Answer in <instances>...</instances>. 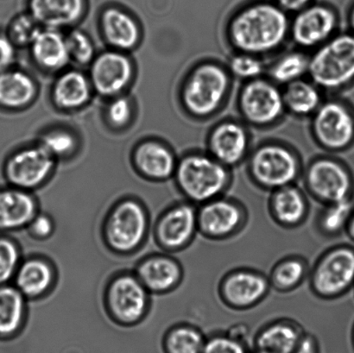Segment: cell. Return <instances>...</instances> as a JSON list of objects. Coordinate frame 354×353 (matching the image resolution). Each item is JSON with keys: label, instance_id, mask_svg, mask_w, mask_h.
I'll list each match as a JSON object with an SVG mask.
<instances>
[{"label": "cell", "instance_id": "obj_32", "mask_svg": "<svg viewBox=\"0 0 354 353\" xmlns=\"http://www.w3.org/2000/svg\"><path fill=\"white\" fill-rule=\"evenodd\" d=\"M24 295L12 286H0V340L15 335L24 317Z\"/></svg>", "mask_w": 354, "mask_h": 353}, {"label": "cell", "instance_id": "obj_33", "mask_svg": "<svg viewBox=\"0 0 354 353\" xmlns=\"http://www.w3.org/2000/svg\"><path fill=\"white\" fill-rule=\"evenodd\" d=\"M52 281L50 266L40 259L24 262L16 273L17 289L26 296L35 297L46 292Z\"/></svg>", "mask_w": 354, "mask_h": 353}, {"label": "cell", "instance_id": "obj_20", "mask_svg": "<svg viewBox=\"0 0 354 353\" xmlns=\"http://www.w3.org/2000/svg\"><path fill=\"white\" fill-rule=\"evenodd\" d=\"M100 30L104 40L113 50L128 52L140 44V23L127 10L120 6L106 7L100 15Z\"/></svg>", "mask_w": 354, "mask_h": 353}, {"label": "cell", "instance_id": "obj_44", "mask_svg": "<svg viewBox=\"0 0 354 353\" xmlns=\"http://www.w3.org/2000/svg\"><path fill=\"white\" fill-rule=\"evenodd\" d=\"M30 231L37 238H46L53 231L52 220L46 216H36L30 223Z\"/></svg>", "mask_w": 354, "mask_h": 353}, {"label": "cell", "instance_id": "obj_46", "mask_svg": "<svg viewBox=\"0 0 354 353\" xmlns=\"http://www.w3.org/2000/svg\"><path fill=\"white\" fill-rule=\"evenodd\" d=\"M311 0H276L277 6L286 12H297L310 5Z\"/></svg>", "mask_w": 354, "mask_h": 353}, {"label": "cell", "instance_id": "obj_36", "mask_svg": "<svg viewBox=\"0 0 354 353\" xmlns=\"http://www.w3.org/2000/svg\"><path fill=\"white\" fill-rule=\"evenodd\" d=\"M37 143L55 159L69 157L79 146L76 134L65 127H54L45 131Z\"/></svg>", "mask_w": 354, "mask_h": 353}, {"label": "cell", "instance_id": "obj_19", "mask_svg": "<svg viewBox=\"0 0 354 353\" xmlns=\"http://www.w3.org/2000/svg\"><path fill=\"white\" fill-rule=\"evenodd\" d=\"M267 207L273 222L287 230L303 226L310 216L308 196L304 189L297 184L270 192Z\"/></svg>", "mask_w": 354, "mask_h": 353}, {"label": "cell", "instance_id": "obj_15", "mask_svg": "<svg viewBox=\"0 0 354 353\" xmlns=\"http://www.w3.org/2000/svg\"><path fill=\"white\" fill-rule=\"evenodd\" d=\"M251 150V136L243 121L221 120L208 131L207 153L228 169L241 165Z\"/></svg>", "mask_w": 354, "mask_h": 353}, {"label": "cell", "instance_id": "obj_48", "mask_svg": "<svg viewBox=\"0 0 354 353\" xmlns=\"http://www.w3.org/2000/svg\"><path fill=\"white\" fill-rule=\"evenodd\" d=\"M344 233L349 238V240L354 243V212L350 218L348 225H346Z\"/></svg>", "mask_w": 354, "mask_h": 353}, {"label": "cell", "instance_id": "obj_18", "mask_svg": "<svg viewBox=\"0 0 354 353\" xmlns=\"http://www.w3.org/2000/svg\"><path fill=\"white\" fill-rule=\"evenodd\" d=\"M109 304L114 316L122 323L141 319L147 307V293L143 283L134 276L124 275L114 280L107 292Z\"/></svg>", "mask_w": 354, "mask_h": 353}, {"label": "cell", "instance_id": "obj_5", "mask_svg": "<svg viewBox=\"0 0 354 353\" xmlns=\"http://www.w3.org/2000/svg\"><path fill=\"white\" fill-rule=\"evenodd\" d=\"M308 78L322 91L337 93L354 86V35H335L310 55Z\"/></svg>", "mask_w": 354, "mask_h": 353}, {"label": "cell", "instance_id": "obj_35", "mask_svg": "<svg viewBox=\"0 0 354 353\" xmlns=\"http://www.w3.org/2000/svg\"><path fill=\"white\" fill-rule=\"evenodd\" d=\"M207 336L199 327L180 324L166 335V353H203Z\"/></svg>", "mask_w": 354, "mask_h": 353}, {"label": "cell", "instance_id": "obj_50", "mask_svg": "<svg viewBox=\"0 0 354 353\" xmlns=\"http://www.w3.org/2000/svg\"><path fill=\"white\" fill-rule=\"evenodd\" d=\"M352 341H353V347H354V324H353V330H352Z\"/></svg>", "mask_w": 354, "mask_h": 353}, {"label": "cell", "instance_id": "obj_3", "mask_svg": "<svg viewBox=\"0 0 354 353\" xmlns=\"http://www.w3.org/2000/svg\"><path fill=\"white\" fill-rule=\"evenodd\" d=\"M173 178L186 200L197 207L227 195L232 184V169L215 160L207 151L183 155L177 162Z\"/></svg>", "mask_w": 354, "mask_h": 353}, {"label": "cell", "instance_id": "obj_40", "mask_svg": "<svg viewBox=\"0 0 354 353\" xmlns=\"http://www.w3.org/2000/svg\"><path fill=\"white\" fill-rule=\"evenodd\" d=\"M20 254L17 244L10 238L0 236V286L6 285L16 276Z\"/></svg>", "mask_w": 354, "mask_h": 353}, {"label": "cell", "instance_id": "obj_9", "mask_svg": "<svg viewBox=\"0 0 354 353\" xmlns=\"http://www.w3.org/2000/svg\"><path fill=\"white\" fill-rule=\"evenodd\" d=\"M237 109L246 126L259 129L275 126L286 113L282 89L266 76L243 83Z\"/></svg>", "mask_w": 354, "mask_h": 353}, {"label": "cell", "instance_id": "obj_38", "mask_svg": "<svg viewBox=\"0 0 354 353\" xmlns=\"http://www.w3.org/2000/svg\"><path fill=\"white\" fill-rule=\"evenodd\" d=\"M225 66L232 77L248 82L266 76L267 64L258 55L234 52Z\"/></svg>", "mask_w": 354, "mask_h": 353}, {"label": "cell", "instance_id": "obj_24", "mask_svg": "<svg viewBox=\"0 0 354 353\" xmlns=\"http://www.w3.org/2000/svg\"><path fill=\"white\" fill-rule=\"evenodd\" d=\"M133 159L140 174L157 181L173 178L178 162L168 145L155 140L138 144L134 149Z\"/></svg>", "mask_w": 354, "mask_h": 353}, {"label": "cell", "instance_id": "obj_21", "mask_svg": "<svg viewBox=\"0 0 354 353\" xmlns=\"http://www.w3.org/2000/svg\"><path fill=\"white\" fill-rule=\"evenodd\" d=\"M27 10L44 28H74L88 8V0H28Z\"/></svg>", "mask_w": 354, "mask_h": 353}, {"label": "cell", "instance_id": "obj_43", "mask_svg": "<svg viewBox=\"0 0 354 353\" xmlns=\"http://www.w3.org/2000/svg\"><path fill=\"white\" fill-rule=\"evenodd\" d=\"M15 44L5 32H0V73L14 68L17 60Z\"/></svg>", "mask_w": 354, "mask_h": 353}, {"label": "cell", "instance_id": "obj_34", "mask_svg": "<svg viewBox=\"0 0 354 353\" xmlns=\"http://www.w3.org/2000/svg\"><path fill=\"white\" fill-rule=\"evenodd\" d=\"M354 212V198L322 206L315 219V227L322 236L337 238L345 233Z\"/></svg>", "mask_w": 354, "mask_h": 353}, {"label": "cell", "instance_id": "obj_16", "mask_svg": "<svg viewBox=\"0 0 354 353\" xmlns=\"http://www.w3.org/2000/svg\"><path fill=\"white\" fill-rule=\"evenodd\" d=\"M147 231V216L135 200H124L112 211L106 225V236L113 250H134L143 241Z\"/></svg>", "mask_w": 354, "mask_h": 353}, {"label": "cell", "instance_id": "obj_25", "mask_svg": "<svg viewBox=\"0 0 354 353\" xmlns=\"http://www.w3.org/2000/svg\"><path fill=\"white\" fill-rule=\"evenodd\" d=\"M30 51L34 64L48 73L64 71L71 61L66 35L62 30L44 28L31 44Z\"/></svg>", "mask_w": 354, "mask_h": 353}, {"label": "cell", "instance_id": "obj_10", "mask_svg": "<svg viewBox=\"0 0 354 353\" xmlns=\"http://www.w3.org/2000/svg\"><path fill=\"white\" fill-rule=\"evenodd\" d=\"M197 219L201 236L210 241H225L242 233L249 213L241 200L225 195L198 206Z\"/></svg>", "mask_w": 354, "mask_h": 353}, {"label": "cell", "instance_id": "obj_2", "mask_svg": "<svg viewBox=\"0 0 354 353\" xmlns=\"http://www.w3.org/2000/svg\"><path fill=\"white\" fill-rule=\"evenodd\" d=\"M232 83V76L227 66L213 60L197 62L180 84L183 110L194 120H208L216 115L227 102Z\"/></svg>", "mask_w": 354, "mask_h": 353}, {"label": "cell", "instance_id": "obj_1", "mask_svg": "<svg viewBox=\"0 0 354 353\" xmlns=\"http://www.w3.org/2000/svg\"><path fill=\"white\" fill-rule=\"evenodd\" d=\"M290 20L277 3L256 2L232 13L225 37L234 52L263 57L279 51L290 39Z\"/></svg>", "mask_w": 354, "mask_h": 353}, {"label": "cell", "instance_id": "obj_11", "mask_svg": "<svg viewBox=\"0 0 354 353\" xmlns=\"http://www.w3.org/2000/svg\"><path fill=\"white\" fill-rule=\"evenodd\" d=\"M218 296L227 309L246 311L267 298L270 292L268 276L258 269L241 267L231 269L222 276L218 285Z\"/></svg>", "mask_w": 354, "mask_h": 353}, {"label": "cell", "instance_id": "obj_12", "mask_svg": "<svg viewBox=\"0 0 354 353\" xmlns=\"http://www.w3.org/2000/svg\"><path fill=\"white\" fill-rule=\"evenodd\" d=\"M338 14L330 6L310 5L296 12L290 23V39L300 50H315L339 32Z\"/></svg>", "mask_w": 354, "mask_h": 353}, {"label": "cell", "instance_id": "obj_47", "mask_svg": "<svg viewBox=\"0 0 354 353\" xmlns=\"http://www.w3.org/2000/svg\"><path fill=\"white\" fill-rule=\"evenodd\" d=\"M229 336L235 338L238 341L242 342L248 345V341L250 335V330L248 325L245 324H236L232 327L230 330L227 332Z\"/></svg>", "mask_w": 354, "mask_h": 353}, {"label": "cell", "instance_id": "obj_13", "mask_svg": "<svg viewBox=\"0 0 354 353\" xmlns=\"http://www.w3.org/2000/svg\"><path fill=\"white\" fill-rule=\"evenodd\" d=\"M57 159L39 144L19 149L8 155L3 165V174L14 188H36L53 171Z\"/></svg>", "mask_w": 354, "mask_h": 353}, {"label": "cell", "instance_id": "obj_26", "mask_svg": "<svg viewBox=\"0 0 354 353\" xmlns=\"http://www.w3.org/2000/svg\"><path fill=\"white\" fill-rule=\"evenodd\" d=\"M38 86L27 72L12 68L0 73V109L20 111L36 99Z\"/></svg>", "mask_w": 354, "mask_h": 353}, {"label": "cell", "instance_id": "obj_7", "mask_svg": "<svg viewBox=\"0 0 354 353\" xmlns=\"http://www.w3.org/2000/svg\"><path fill=\"white\" fill-rule=\"evenodd\" d=\"M308 196L321 205L354 198V174L351 168L332 155L312 158L301 178Z\"/></svg>", "mask_w": 354, "mask_h": 353}, {"label": "cell", "instance_id": "obj_31", "mask_svg": "<svg viewBox=\"0 0 354 353\" xmlns=\"http://www.w3.org/2000/svg\"><path fill=\"white\" fill-rule=\"evenodd\" d=\"M310 55L303 50L287 51L266 66V76L279 86L308 77Z\"/></svg>", "mask_w": 354, "mask_h": 353}, {"label": "cell", "instance_id": "obj_14", "mask_svg": "<svg viewBox=\"0 0 354 353\" xmlns=\"http://www.w3.org/2000/svg\"><path fill=\"white\" fill-rule=\"evenodd\" d=\"M89 66L93 91L105 98L123 95L134 78L133 62L126 52L111 48L96 55Z\"/></svg>", "mask_w": 354, "mask_h": 353}, {"label": "cell", "instance_id": "obj_8", "mask_svg": "<svg viewBox=\"0 0 354 353\" xmlns=\"http://www.w3.org/2000/svg\"><path fill=\"white\" fill-rule=\"evenodd\" d=\"M312 137L328 153H342L354 146V106L348 100H324L310 117Z\"/></svg>", "mask_w": 354, "mask_h": 353}, {"label": "cell", "instance_id": "obj_41", "mask_svg": "<svg viewBox=\"0 0 354 353\" xmlns=\"http://www.w3.org/2000/svg\"><path fill=\"white\" fill-rule=\"evenodd\" d=\"M133 116V105L127 96L123 95L110 99L106 106V122L115 129H122L131 123Z\"/></svg>", "mask_w": 354, "mask_h": 353}, {"label": "cell", "instance_id": "obj_4", "mask_svg": "<svg viewBox=\"0 0 354 353\" xmlns=\"http://www.w3.org/2000/svg\"><path fill=\"white\" fill-rule=\"evenodd\" d=\"M245 162L250 182L269 193L297 184L304 168L292 147L276 140L263 142L252 149Z\"/></svg>", "mask_w": 354, "mask_h": 353}, {"label": "cell", "instance_id": "obj_49", "mask_svg": "<svg viewBox=\"0 0 354 353\" xmlns=\"http://www.w3.org/2000/svg\"><path fill=\"white\" fill-rule=\"evenodd\" d=\"M348 26L349 28L348 31L354 35V3L350 9L348 15Z\"/></svg>", "mask_w": 354, "mask_h": 353}, {"label": "cell", "instance_id": "obj_37", "mask_svg": "<svg viewBox=\"0 0 354 353\" xmlns=\"http://www.w3.org/2000/svg\"><path fill=\"white\" fill-rule=\"evenodd\" d=\"M43 29L39 22L26 10L10 19L5 33L17 48H30Z\"/></svg>", "mask_w": 354, "mask_h": 353}, {"label": "cell", "instance_id": "obj_39", "mask_svg": "<svg viewBox=\"0 0 354 353\" xmlns=\"http://www.w3.org/2000/svg\"><path fill=\"white\" fill-rule=\"evenodd\" d=\"M65 35L71 61L80 66L91 64L96 57L95 44L91 37L80 29H71Z\"/></svg>", "mask_w": 354, "mask_h": 353}, {"label": "cell", "instance_id": "obj_42", "mask_svg": "<svg viewBox=\"0 0 354 353\" xmlns=\"http://www.w3.org/2000/svg\"><path fill=\"white\" fill-rule=\"evenodd\" d=\"M203 353H250V350L248 345L227 333H214L207 337Z\"/></svg>", "mask_w": 354, "mask_h": 353}, {"label": "cell", "instance_id": "obj_45", "mask_svg": "<svg viewBox=\"0 0 354 353\" xmlns=\"http://www.w3.org/2000/svg\"><path fill=\"white\" fill-rule=\"evenodd\" d=\"M294 353H320L317 338L313 334L305 332Z\"/></svg>", "mask_w": 354, "mask_h": 353}, {"label": "cell", "instance_id": "obj_28", "mask_svg": "<svg viewBox=\"0 0 354 353\" xmlns=\"http://www.w3.org/2000/svg\"><path fill=\"white\" fill-rule=\"evenodd\" d=\"M138 279L145 288L158 293L171 292L183 278L180 263L169 257H154L145 261L138 268Z\"/></svg>", "mask_w": 354, "mask_h": 353}, {"label": "cell", "instance_id": "obj_6", "mask_svg": "<svg viewBox=\"0 0 354 353\" xmlns=\"http://www.w3.org/2000/svg\"><path fill=\"white\" fill-rule=\"evenodd\" d=\"M310 292L318 299L334 300L354 287V245H334L319 256L308 276Z\"/></svg>", "mask_w": 354, "mask_h": 353}, {"label": "cell", "instance_id": "obj_17", "mask_svg": "<svg viewBox=\"0 0 354 353\" xmlns=\"http://www.w3.org/2000/svg\"><path fill=\"white\" fill-rule=\"evenodd\" d=\"M197 209L196 205L185 200L166 211L156 230L159 243L172 251L189 247L199 234Z\"/></svg>", "mask_w": 354, "mask_h": 353}, {"label": "cell", "instance_id": "obj_23", "mask_svg": "<svg viewBox=\"0 0 354 353\" xmlns=\"http://www.w3.org/2000/svg\"><path fill=\"white\" fill-rule=\"evenodd\" d=\"M304 333L303 327L293 320L270 321L257 332L253 353H294Z\"/></svg>", "mask_w": 354, "mask_h": 353}, {"label": "cell", "instance_id": "obj_22", "mask_svg": "<svg viewBox=\"0 0 354 353\" xmlns=\"http://www.w3.org/2000/svg\"><path fill=\"white\" fill-rule=\"evenodd\" d=\"M89 76L78 69L60 72L52 85L51 100L57 109L73 112L83 108L92 99Z\"/></svg>", "mask_w": 354, "mask_h": 353}, {"label": "cell", "instance_id": "obj_29", "mask_svg": "<svg viewBox=\"0 0 354 353\" xmlns=\"http://www.w3.org/2000/svg\"><path fill=\"white\" fill-rule=\"evenodd\" d=\"M286 113L297 117H311L321 106L322 90L310 79H300L283 86Z\"/></svg>", "mask_w": 354, "mask_h": 353}, {"label": "cell", "instance_id": "obj_30", "mask_svg": "<svg viewBox=\"0 0 354 353\" xmlns=\"http://www.w3.org/2000/svg\"><path fill=\"white\" fill-rule=\"evenodd\" d=\"M307 259L298 255H290L280 259L270 269L268 276L272 290L287 294L300 288L310 274Z\"/></svg>", "mask_w": 354, "mask_h": 353}, {"label": "cell", "instance_id": "obj_27", "mask_svg": "<svg viewBox=\"0 0 354 353\" xmlns=\"http://www.w3.org/2000/svg\"><path fill=\"white\" fill-rule=\"evenodd\" d=\"M37 216V203L26 190L0 189V231L19 229Z\"/></svg>", "mask_w": 354, "mask_h": 353}, {"label": "cell", "instance_id": "obj_51", "mask_svg": "<svg viewBox=\"0 0 354 353\" xmlns=\"http://www.w3.org/2000/svg\"><path fill=\"white\" fill-rule=\"evenodd\" d=\"M353 292H354V287H353Z\"/></svg>", "mask_w": 354, "mask_h": 353}]
</instances>
